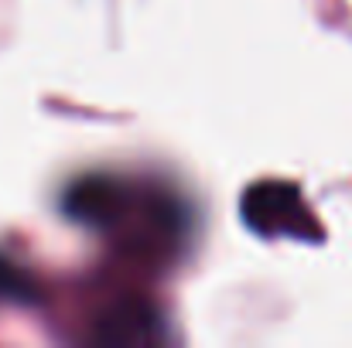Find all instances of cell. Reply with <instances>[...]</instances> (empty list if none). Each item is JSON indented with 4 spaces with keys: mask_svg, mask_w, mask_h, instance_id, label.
<instances>
[{
    "mask_svg": "<svg viewBox=\"0 0 352 348\" xmlns=\"http://www.w3.org/2000/svg\"><path fill=\"white\" fill-rule=\"evenodd\" d=\"M243 216L246 222L263 235H318V226L311 219V209L305 205L301 192L287 181H263L253 185L243 195Z\"/></svg>",
    "mask_w": 352,
    "mask_h": 348,
    "instance_id": "6da1fadb",
    "label": "cell"
},
{
    "mask_svg": "<svg viewBox=\"0 0 352 348\" xmlns=\"http://www.w3.org/2000/svg\"><path fill=\"white\" fill-rule=\"evenodd\" d=\"M96 338L100 342H110V345H140V342H151V338H157V314L147 304H120V308H113L100 321Z\"/></svg>",
    "mask_w": 352,
    "mask_h": 348,
    "instance_id": "7a4b0ae2",
    "label": "cell"
},
{
    "mask_svg": "<svg viewBox=\"0 0 352 348\" xmlns=\"http://www.w3.org/2000/svg\"><path fill=\"white\" fill-rule=\"evenodd\" d=\"M31 301H34V280L17 263L0 256V304H31Z\"/></svg>",
    "mask_w": 352,
    "mask_h": 348,
    "instance_id": "3957f363",
    "label": "cell"
}]
</instances>
